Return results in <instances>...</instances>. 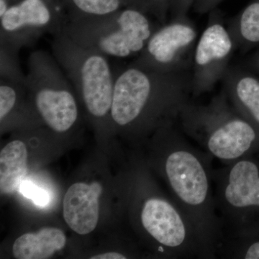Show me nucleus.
<instances>
[{
  "label": "nucleus",
  "mask_w": 259,
  "mask_h": 259,
  "mask_svg": "<svg viewBox=\"0 0 259 259\" xmlns=\"http://www.w3.org/2000/svg\"><path fill=\"white\" fill-rule=\"evenodd\" d=\"M177 124L158 130L163 141L162 173L173 200L197 232L204 258H216L222 226L214 198L212 158L191 144Z\"/></svg>",
  "instance_id": "obj_1"
},
{
  "label": "nucleus",
  "mask_w": 259,
  "mask_h": 259,
  "mask_svg": "<svg viewBox=\"0 0 259 259\" xmlns=\"http://www.w3.org/2000/svg\"><path fill=\"white\" fill-rule=\"evenodd\" d=\"M191 95L188 71L160 73L131 64L115 75L111 120L121 128L158 131L177 122Z\"/></svg>",
  "instance_id": "obj_2"
},
{
  "label": "nucleus",
  "mask_w": 259,
  "mask_h": 259,
  "mask_svg": "<svg viewBox=\"0 0 259 259\" xmlns=\"http://www.w3.org/2000/svg\"><path fill=\"white\" fill-rule=\"evenodd\" d=\"M177 123L185 136L225 165L259 153V131L235 110L224 89L205 105L189 102Z\"/></svg>",
  "instance_id": "obj_3"
},
{
  "label": "nucleus",
  "mask_w": 259,
  "mask_h": 259,
  "mask_svg": "<svg viewBox=\"0 0 259 259\" xmlns=\"http://www.w3.org/2000/svg\"><path fill=\"white\" fill-rule=\"evenodd\" d=\"M158 28L145 12L129 8L105 16L66 20L62 32L81 47L127 59L139 56Z\"/></svg>",
  "instance_id": "obj_4"
},
{
  "label": "nucleus",
  "mask_w": 259,
  "mask_h": 259,
  "mask_svg": "<svg viewBox=\"0 0 259 259\" xmlns=\"http://www.w3.org/2000/svg\"><path fill=\"white\" fill-rule=\"evenodd\" d=\"M52 51L90 115L98 120L111 116L115 76L108 57L81 47L63 32L54 36Z\"/></svg>",
  "instance_id": "obj_5"
},
{
  "label": "nucleus",
  "mask_w": 259,
  "mask_h": 259,
  "mask_svg": "<svg viewBox=\"0 0 259 259\" xmlns=\"http://www.w3.org/2000/svg\"><path fill=\"white\" fill-rule=\"evenodd\" d=\"M28 68L25 88L37 113L54 132H67L76 124L79 111L64 70L53 54L42 50L30 54Z\"/></svg>",
  "instance_id": "obj_6"
},
{
  "label": "nucleus",
  "mask_w": 259,
  "mask_h": 259,
  "mask_svg": "<svg viewBox=\"0 0 259 259\" xmlns=\"http://www.w3.org/2000/svg\"><path fill=\"white\" fill-rule=\"evenodd\" d=\"M212 179L222 230L259 226V158L247 156L213 169Z\"/></svg>",
  "instance_id": "obj_7"
},
{
  "label": "nucleus",
  "mask_w": 259,
  "mask_h": 259,
  "mask_svg": "<svg viewBox=\"0 0 259 259\" xmlns=\"http://www.w3.org/2000/svg\"><path fill=\"white\" fill-rule=\"evenodd\" d=\"M195 25L186 16L160 25L132 64L160 73L188 71L197 42Z\"/></svg>",
  "instance_id": "obj_8"
},
{
  "label": "nucleus",
  "mask_w": 259,
  "mask_h": 259,
  "mask_svg": "<svg viewBox=\"0 0 259 259\" xmlns=\"http://www.w3.org/2000/svg\"><path fill=\"white\" fill-rule=\"evenodd\" d=\"M66 21L46 0H23L0 17L1 47L18 53L44 34L60 33Z\"/></svg>",
  "instance_id": "obj_9"
},
{
  "label": "nucleus",
  "mask_w": 259,
  "mask_h": 259,
  "mask_svg": "<svg viewBox=\"0 0 259 259\" xmlns=\"http://www.w3.org/2000/svg\"><path fill=\"white\" fill-rule=\"evenodd\" d=\"M235 49L228 27L218 17L209 18L194 49L192 95L199 96L207 93L223 79Z\"/></svg>",
  "instance_id": "obj_10"
},
{
  "label": "nucleus",
  "mask_w": 259,
  "mask_h": 259,
  "mask_svg": "<svg viewBox=\"0 0 259 259\" xmlns=\"http://www.w3.org/2000/svg\"><path fill=\"white\" fill-rule=\"evenodd\" d=\"M102 186L77 182L71 186L65 194L63 213L66 224L75 233L87 235L96 228L100 217V197Z\"/></svg>",
  "instance_id": "obj_11"
},
{
  "label": "nucleus",
  "mask_w": 259,
  "mask_h": 259,
  "mask_svg": "<svg viewBox=\"0 0 259 259\" xmlns=\"http://www.w3.org/2000/svg\"><path fill=\"white\" fill-rule=\"evenodd\" d=\"M223 81L232 106L259 131L258 80L236 69H228Z\"/></svg>",
  "instance_id": "obj_12"
},
{
  "label": "nucleus",
  "mask_w": 259,
  "mask_h": 259,
  "mask_svg": "<svg viewBox=\"0 0 259 259\" xmlns=\"http://www.w3.org/2000/svg\"><path fill=\"white\" fill-rule=\"evenodd\" d=\"M66 243V236L61 230L44 228L19 237L13 244V255L18 259L49 258L63 249Z\"/></svg>",
  "instance_id": "obj_13"
},
{
  "label": "nucleus",
  "mask_w": 259,
  "mask_h": 259,
  "mask_svg": "<svg viewBox=\"0 0 259 259\" xmlns=\"http://www.w3.org/2000/svg\"><path fill=\"white\" fill-rule=\"evenodd\" d=\"M28 151L23 141L15 140L0 153V190L9 194L19 188L28 172Z\"/></svg>",
  "instance_id": "obj_14"
},
{
  "label": "nucleus",
  "mask_w": 259,
  "mask_h": 259,
  "mask_svg": "<svg viewBox=\"0 0 259 259\" xmlns=\"http://www.w3.org/2000/svg\"><path fill=\"white\" fill-rule=\"evenodd\" d=\"M217 257L259 259V227L223 229Z\"/></svg>",
  "instance_id": "obj_15"
},
{
  "label": "nucleus",
  "mask_w": 259,
  "mask_h": 259,
  "mask_svg": "<svg viewBox=\"0 0 259 259\" xmlns=\"http://www.w3.org/2000/svg\"><path fill=\"white\" fill-rule=\"evenodd\" d=\"M236 48L259 42V3L247 7L239 17L227 25Z\"/></svg>",
  "instance_id": "obj_16"
},
{
  "label": "nucleus",
  "mask_w": 259,
  "mask_h": 259,
  "mask_svg": "<svg viewBox=\"0 0 259 259\" xmlns=\"http://www.w3.org/2000/svg\"><path fill=\"white\" fill-rule=\"evenodd\" d=\"M124 0H66L67 20L105 16L121 10Z\"/></svg>",
  "instance_id": "obj_17"
},
{
  "label": "nucleus",
  "mask_w": 259,
  "mask_h": 259,
  "mask_svg": "<svg viewBox=\"0 0 259 259\" xmlns=\"http://www.w3.org/2000/svg\"><path fill=\"white\" fill-rule=\"evenodd\" d=\"M18 189L24 197L31 199L36 205L45 207L50 202V195L47 191L31 182L23 181Z\"/></svg>",
  "instance_id": "obj_18"
},
{
  "label": "nucleus",
  "mask_w": 259,
  "mask_h": 259,
  "mask_svg": "<svg viewBox=\"0 0 259 259\" xmlns=\"http://www.w3.org/2000/svg\"><path fill=\"white\" fill-rule=\"evenodd\" d=\"M147 3L148 8H149L150 11L156 15L158 20L161 22V25L165 24L166 21V14L163 12V8H162L161 3L163 0H146Z\"/></svg>",
  "instance_id": "obj_19"
},
{
  "label": "nucleus",
  "mask_w": 259,
  "mask_h": 259,
  "mask_svg": "<svg viewBox=\"0 0 259 259\" xmlns=\"http://www.w3.org/2000/svg\"><path fill=\"white\" fill-rule=\"evenodd\" d=\"M91 259H125L127 257L122 253L117 252H107L102 254L95 255L90 258Z\"/></svg>",
  "instance_id": "obj_20"
},
{
  "label": "nucleus",
  "mask_w": 259,
  "mask_h": 259,
  "mask_svg": "<svg viewBox=\"0 0 259 259\" xmlns=\"http://www.w3.org/2000/svg\"><path fill=\"white\" fill-rule=\"evenodd\" d=\"M9 8L6 0H0V17L3 16Z\"/></svg>",
  "instance_id": "obj_21"
},
{
  "label": "nucleus",
  "mask_w": 259,
  "mask_h": 259,
  "mask_svg": "<svg viewBox=\"0 0 259 259\" xmlns=\"http://www.w3.org/2000/svg\"><path fill=\"white\" fill-rule=\"evenodd\" d=\"M48 3H50L51 5H54L56 7L55 0H46Z\"/></svg>",
  "instance_id": "obj_22"
},
{
  "label": "nucleus",
  "mask_w": 259,
  "mask_h": 259,
  "mask_svg": "<svg viewBox=\"0 0 259 259\" xmlns=\"http://www.w3.org/2000/svg\"><path fill=\"white\" fill-rule=\"evenodd\" d=\"M258 68H259V58H258Z\"/></svg>",
  "instance_id": "obj_23"
}]
</instances>
